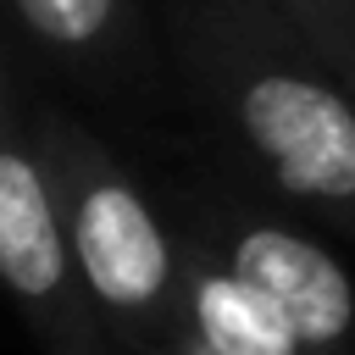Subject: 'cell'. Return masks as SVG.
Listing matches in <instances>:
<instances>
[{
  "mask_svg": "<svg viewBox=\"0 0 355 355\" xmlns=\"http://www.w3.org/2000/svg\"><path fill=\"white\" fill-rule=\"evenodd\" d=\"M72 261V233L55 211L44 166L6 139L0 150V272L22 300H44L61 288Z\"/></svg>",
  "mask_w": 355,
  "mask_h": 355,
  "instance_id": "4",
  "label": "cell"
},
{
  "mask_svg": "<svg viewBox=\"0 0 355 355\" xmlns=\"http://www.w3.org/2000/svg\"><path fill=\"white\" fill-rule=\"evenodd\" d=\"M194 316L211 355H294L305 338L300 327L239 272H211L194 288Z\"/></svg>",
  "mask_w": 355,
  "mask_h": 355,
  "instance_id": "5",
  "label": "cell"
},
{
  "mask_svg": "<svg viewBox=\"0 0 355 355\" xmlns=\"http://www.w3.org/2000/svg\"><path fill=\"white\" fill-rule=\"evenodd\" d=\"M72 255L89 277V288L105 305H150L166 288L172 255L161 239V222L139 200L133 183L111 172H83L72 189Z\"/></svg>",
  "mask_w": 355,
  "mask_h": 355,
  "instance_id": "2",
  "label": "cell"
},
{
  "mask_svg": "<svg viewBox=\"0 0 355 355\" xmlns=\"http://www.w3.org/2000/svg\"><path fill=\"white\" fill-rule=\"evenodd\" d=\"M288 39L300 33L261 0H194L183 11V44L272 178L305 200H355V100L300 67Z\"/></svg>",
  "mask_w": 355,
  "mask_h": 355,
  "instance_id": "1",
  "label": "cell"
},
{
  "mask_svg": "<svg viewBox=\"0 0 355 355\" xmlns=\"http://www.w3.org/2000/svg\"><path fill=\"white\" fill-rule=\"evenodd\" d=\"M22 28L72 61H100L122 44H133V6L128 0H11Z\"/></svg>",
  "mask_w": 355,
  "mask_h": 355,
  "instance_id": "6",
  "label": "cell"
},
{
  "mask_svg": "<svg viewBox=\"0 0 355 355\" xmlns=\"http://www.w3.org/2000/svg\"><path fill=\"white\" fill-rule=\"evenodd\" d=\"M233 272L244 283H255L294 327L305 344H327L349 327L355 316V294H349V277L344 266L316 250L311 239L300 233H283V227H250L233 250Z\"/></svg>",
  "mask_w": 355,
  "mask_h": 355,
  "instance_id": "3",
  "label": "cell"
},
{
  "mask_svg": "<svg viewBox=\"0 0 355 355\" xmlns=\"http://www.w3.org/2000/svg\"><path fill=\"white\" fill-rule=\"evenodd\" d=\"M272 6L316 55L355 72V0H261Z\"/></svg>",
  "mask_w": 355,
  "mask_h": 355,
  "instance_id": "7",
  "label": "cell"
}]
</instances>
